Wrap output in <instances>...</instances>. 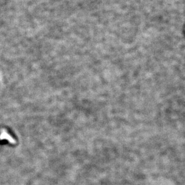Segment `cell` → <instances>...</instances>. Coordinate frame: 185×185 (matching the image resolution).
Returning a JSON list of instances; mask_svg holds the SVG:
<instances>
[{
  "label": "cell",
  "mask_w": 185,
  "mask_h": 185,
  "mask_svg": "<svg viewBox=\"0 0 185 185\" xmlns=\"http://www.w3.org/2000/svg\"><path fill=\"white\" fill-rule=\"evenodd\" d=\"M0 140H7L10 142V143H12V144H14L16 142V141L13 140V138L11 136L9 135L7 133L6 131L5 130H2L1 134H0Z\"/></svg>",
  "instance_id": "1"
}]
</instances>
